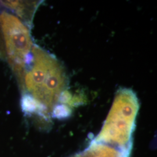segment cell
I'll use <instances>...</instances> for the list:
<instances>
[{
	"mask_svg": "<svg viewBox=\"0 0 157 157\" xmlns=\"http://www.w3.org/2000/svg\"><path fill=\"white\" fill-rule=\"evenodd\" d=\"M66 78L61 64L55 57L33 45L26 63L21 90L36 102V114L48 118L61 102Z\"/></svg>",
	"mask_w": 157,
	"mask_h": 157,
	"instance_id": "cell-1",
	"label": "cell"
},
{
	"mask_svg": "<svg viewBox=\"0 0 157 157\" xmlns=\"http://www.w3.org/2000/svg\"><path fill=\"white\" fill-rule=\"evenodd\" d=\"M139 109L138 99L132 90H119L101 131L93 141L113 147L129 157Z\"/></svg>",
	"mask_w": 157,
	"mask_h": 157,
	"instance_id": "cell-2",
	"label": "cell"
},
{
	"mask_svg": "<svg viewBox=\"0 0 157 157\" xmlns=\"http://www.w3.org/2000/svg\"><path fill=\"white\" fill-rule=\"evenodd\" d=\"M0 25L6 48V59L22 88L26 61L33 47L28 28L11 13L0 14Z\"/></svg>",
	"mask_w": 157,
	"mask_h": 157,
	"instance_id": "cell-3",
	"label": "cell"
},
{
	"mask_svg": "<svg viewBox=\"0 0 157 157\" xmlns=\"http://www.w3.org/2000/svg\"><path fill=\"white\" fill-rule=\"evenodd\" d=\"M69 157H128L117 148L104 143L92 141L82 151Z\"/></svg>",
	"mask_w": 157,
	"mask_h": 157,
	"instance_id": "cell-4",
	"label": "cell"
},
{
	"mask_svg": "<svg viewBox=\"0 0 157 157\" xmlns=\"http://www.w3.org/2000/svg\"><path fill=\"white\" fill-rule=\"evenodd\" d=\"M0 3L26 21H31L39 4L38 1H1Z\"/></svg>",
	"mask_w": 157,
	"mask_h": 157,
	"instance_id": "cell-5",
	"label": "cell"
},
{
	"mask_svg": "<svg viewBox=\"0 0 157 157\" xmlns=\"http://www.w3.org/2000/svg\"><path fill=\"white\" fill-rule=\"evenodd\" d=\"M0 58L6 59V48L3 34L0 25Z\"/></svg>",
	"mask_w": 157,
	"mask_h": 157,
	"instance_id": "cell-6",
	"label": "cell"
}]
</instances>
